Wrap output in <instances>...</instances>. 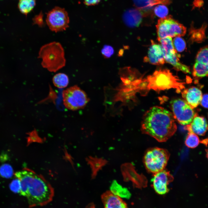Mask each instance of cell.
<instances>
[{
  "instance_id": "1",
  "label": "cell",
  "mask_w": 208,
  "mask_h": 208,
  "mask_svg": "<svg viewBox=\"0 0 208 208\" xmlns=\"http://www.w3.org/2000/svg\"><path fill=\"white\" fill-rule=\"evenodd\" d=\"M15 175L20 182L19 193L26 198L29 207L44 206L52 201L54 190L41 176L27 169L16 172Z\"/></svg>"
},
{
  "instance_id": "2",
  "label": "cell",
  "mask_w": 208,
  "mask_h": 208,
  "mask_svg": "<svg viewBox=\"0 0 208 208\" xmlns=\"http://www.w3.org/2000/svg\"><path fill=\"white\" fill-rule=\"evenodd\" d=\"M172 113L164 108L155 106L144 115L141 131L159 142H164L172 136L177 127Z\"/></svg>"
},
{
  "instance_id": "3",
  "label": "cell",
  "mask_w": 208,
  "mask_h": 208,
  "mask_svg": "<svg viewBox=\"0 0 208 208\" xmlns=\"http://www.w3.org/2000/svg\"><path fill=\"white\" fill-rule=\"evenodd\" d=\"M183 84L169 70L164 69L156 70L146 78H142L139 87L142 91L150 90L160 91L172 88L179 92L184 88Z\"/></svg>"
},
{
  "instance_id": "4",
  "label": "cell",
  "mask_w": 208,
  "mask_h": 208,
  "mask_svg": "<svg viewBox=\"0 0 208 208\" xmlns=\"http://www.w3.org/2000/svg\"><path fill=\"white\" fill-rule=\"evenodd\" d=\"M38 57L42 59V66L51 72H55L66 64L64 49L59 42H52L40 48Z\"/></svg>"
},
{
  "instance_id": "5",
  "label": "cell",
  "mask_w": 208,
  "mask_h": 208,
  "mask_svg": "<svg viewBox=\"0 0 208 208\" xmlns=\"http://www.w3.org/2000/svg\"><path fill=\"white\" fill-rule=\"evenodd\" d=\"M170 156L166 149L158 147L148 149L143 157V163L146 170L155 174L164 169Z\"/></svg>"
},
{
  "instance_id": "6",
  "label": "cell",
  "mask_w": 208,
  "mask_h": 208,
  "mask_svg": "<svg viewBox=\"0 0 208 208\" xmlns=\"http://www.w3.org/2000/svg\"><path fill=\"white\" fill-rule=\"evenodd\" d=\"M156 29L158 40L167 37L183 36L186 31L184 26L170 16L159 19Z\"/></svg>"
},
{
  "instance_id": "7",
  "label": "cell",
  "mask_w": 208,
  "mask_h": 208,
  "mask_svg": "<svg viewBox=\"0 0 208 208\" xmlns=\"http://www.w3.org/2000/svg\"><path fill=\"white\" fill-rule=\"evenodd\" d=\"M62 95L64 105L66 108L70 110H76L83 108L89 101L85 92L77 86L64 90Z\"/></svg>"
},
{
  "instance_id": "8",
  "label": "cell",
  "mask_w": 208,
  "mask_h": 208,
  "mask_svg": "<svg viewBox=\"0 0 208 208\" xmlns=\"http://www.w3.org/2000/svg\"><path fill=\"white\" fill-rule=\"evenodd\" d=\"M170 104L174 118L180 124L187 125L191 122L196 114L185 100L175 99L172 100Z\"/></svg>"
},
{
  "instance_id": "9",
  "label": "cell",
  "mask_w": 208,
  "mask_h": 208,
  "mask_svg": "<svg viewBox=\"0 0 208 208\" xmlns=\"http://www.w3.org/2000/svg\"><path fill=\"white\" fill-rule=\"evenodd\" d=\"M46 21L49 29L57 32L66 30L68 27L69 20L64 9L55 7L47 13Z\"/></svg>"
},
{
  "instance_id": "10",
  "label": "cell",
  "mask_w": 208,
  "mask_h": 208,
  "mask_svg": "<svg viewBox=\"0 0 208 208\" xmlns=\"http://www.w3.org/2000/svg\"><path fill=\"white\" fill-rule=\"evenodd\" d=\"M173 179L170 172L164 169L153 174L151 179L152 186L157 194H164L169 192L168 186Z\"/></svg>"
},
{
  "instance_id": "11",
  "label": "cell",
  "mask_w": 208,
  "mask_h": 208,
  "mask_svg": "<svg viewBox=\"0 0 208 208\" xmlns=\"http://www.w3.org/2000/svg\"><path fill=\"white\" fill-rule=\"evenodd\" d=\"M165 62L172 65L177 71H180L185 73L190 72L189 68L181 63L179 61L180 55L175 49L173 43H167L162 47Z\"/></svg>"
},
{
  "instance_id": "12",
  "label": "cell",
  "mask_w": 208,
  "mask_h": 208,
  "mask_svg": "<svg viewBox=\"0 0 208 208\" xmlns=\"http://www.w3.org/2000/svg\"><path fill=\"white\" fill-rule=\"evenodd\" d=\"M120 172L123 180L125 182L131 181L135 187L141 188L144 187L141 183L139 176L133 166L130 163L125 162L120 166Z\"/></svg>"
},
{
  "instance_id": "13",
  "label": "cell",
  "mask_w": 208,
  "mask_h": 208,
  "mask_svg": "<svg viewBox=\"0 0 208 208\" xmlns=\"http://www.w3.org/2000/svg\"><path fill=\"white\" fill-rule=\"evenodd\" d=\"M144 60L145 62H148L153 65L164 64L165 61L161 45L151 41V44L148 49L147 55Z\"/></svg>"
},
{
  "instance_id": "14",
  "label": "cell",
  "mask_w": 208,
  "mask_h": 208,
  "mask_svg": "<svg viewBox=\"0 0 208 208\" xmlns=\"http://www.w3.org/2000/svg\"><path fill=\"white\" fill-rule=\"evenodd\" d=\"M134 5L140 10L143 16H147L157 5H168L171 0H132Z\"/></svg>"
},
{
  "instance_id": "15",
  "label": "cell",
  "mask_w": 208,
  "mask_h": 208,
  "mask_svg": "<svg viewBox=\"0 0 208 208\" xmlns=\"http://www.w3.org/2000/svg\"><path fill=\"white\" fill-rule=\"evenodd\" d=\"M143 16L142 12L137 9L130 8L124 12L122 20L125 24L129 27H135L141 24Z\"/></svg>"
},
{
  "instance_id": "16",
  "label": "cell",
  "mask_w": 208,
  "mask_h": 208,
  "mask_svg": "<svg viewBox=\"0 0 208 208\" xmlns=\"http://www.w3.org/2000/svg\"><path fill=\"white\" fill-rule=\"evenodd\" d=\"M182 96L184 100L194 108L200 104L203 95L199 89L192 87L183 90L182 92Z\"/></svg>"
},
{
  "instance_id": "17",
  "label": "cell",
  "mask_w": 208,
  "mask_h": 208,
  "mask_svg": "<svg viewBox=\"0 0 208 208\" xmlns=\"http://www.w3.org/2000/svg\"><path fill=\"white\" fill-rule=\"evenodd\" d=\"M186 128L189 132L203 136L208 131V124L204 117L198 116L196 114L191 122L186 125Z\"/></svg>"
},
{
  "instance_id": "18",
  "label": "cell",
  "mask_w": 208,
  "mask_h": 208,
  "mask_svg": "<svg viewBox=\"0 0 208 208\" xmlns=\"http://www.w3.org/2000/svg\"><path fill=\"white\" fill-rule=\"evenodd\" d=\"M104 208H128L126 203L110 190L107 191L101 196Z\"/></svg>"
},
{
  "instance_id": "19",
  "label": "cell",
  "mask_w": 208,
  "mask_h": 208,
  "mask_svg": "<svg viewBox=\"0 0 208 208\" xmlns=\"http://www.w3.org/2000/svg\"><path fill=\"white\" fill-rule=\"evenodd\" d=\"M86 161L91 171V177L94 179L99 172L107 164V160L101 157L90 156L86 158Z\"/></svg>"
},
{
  "instance_id": "20",
  "label": "cell",
  "mask_w": 208,
  "mask_h": 208,
  "mask_svg": "<svg viewBox=\"0 0 208 208\" xmlns=\"http://www.w3.org/2000/svg\"><path fill=\"white\" fill-rule=\"evenodd\" d=\"M208 142V139L201 141L197 135L193 133L189 132L186 138L185 143L188 147L194 148L197 146L200 143H202L206 145Z\"/></svg>"
},
{
  "instance_id": "21",
  "label": "cell",
  "mask_w": 208,
  "mask_h": 208,
  "mask_svg": "<svg viewBox=\"0 0 208 208\" xmlns=\"http://www.w3.org/2000/svg\"><path fill=\"white\" fill-rule=\"evenodd\" d=\"M193 75L198 78L208 76V65L196 62L193 67Z\"/></svg>"
},
{
  "instance_id": "22",
  "label": "cell",
  "mask_w": 208,
  "mask_h": 208,
  "mask_svg": "<svg viewBox=\"0 0 208 208\" xmlns=\"http://www.w3.org/2000/svg\"><path fill=\"white\" fill-rule=\"evenodd\" d=\"M54 86L59 88L66 87L68 84L69 79L68 76L63 73H58L55 75L53 78Z\"/></svg>"
},
{
  "instance_id": "23",
  "label": "cell",
  "mask_w": 208,
  "mask_h": 208,
  "mask_svg": "<svg viewBox=\"0 0 208 208\" xmlns=\"http://www.w3.org/2000/svg\"><path fill=\"white\" fill-rule=\"evenodd\" d=\"M36 5V0H20L18 7L22 14L27 15L33 9Z\"/></svg>"
},
{
  "instance_id": "24",
  "label": "cell",
  "mask_w": 208,
  "mask_h": 208,
  "mask_svg": "<svg viewBox=\"0 0 208 208\" xmlns=\"http://www.w3.org/2000/svg\"><path fill=\"white\" fill-rule=\"evenodd\" d=\"M110 190L113 194L121 198L129 199L131 196V194L127 189L122 188L116 184L112 186Z\"/></svg>"
},
{
  "instance_id": "25",
  "label": "cell",
  "mask_w": 208,
  "mask_h": 208,
  "mask_svg": "<svg viewBox=\"0 0 208 208\" xmlns=\"http://www.w3.org/2000/svg\"><path fill=\"white\" fill-rule=\"evenodd\" d=\"M196 62L208 65V46L201 49L197 53Z\"/></svg>"
},
{
  "instance_id": "26",
  "label": "cell",
  "mask_w": 208,
  "mask_h": 208,
  "mask_svg": "<svg viewBox=\"0 0 208 208\" xmlns=\"http://www.w3.org/2000/svg\"><path fill=\"white\" fill-rule=\"evenodd\" d=\"M153 11L155 14L161 18L166 17L168 13V8L163 4H159L155 6Z\"/></svg>"
},
{
  "instance_id": "27",
  "label": "cell",
  "mask_w": 208,
  "mask_h": 208,
  "mask_svg": "<svg viewBox=\"0 0 208 208\" xmlns=\"http://www.w3.org/2000/svg\"><path fill=\"white\" fill-rule=\"evenodd\" d=\"M172 43L175 49L179 52L183 51L186 48V43L181 37H176L173 39Z\"/></svg>"
},
{
  "instance_id": "28",
  "label": "cell",
  "mask_w": 208,
  "mask_h": 208,
  "mask_svg": "<svg viewBox=\"0 0 208 208\" xmlns=\"http://www.w3.org/2000/svg\"><path fill=\"white\" fill-rule=\"evenodd\" d=\"M13 173L11 166L7 164H3L0 167V175L2 177L8 178L11 177Z\"/></svg>"
},
{
  "instance_id": "29",
  "label": "cell",
  "mask_w": 208,
  "mask_h": 208,
  "mask_svg": "<svg viewBox=\"0 0 208 208\" xmlns=\"http://www.w3.org/2000/svg\"><path fill=\"white\" fill-rule=\"evenodd\" d=\"M102 55L105 58H109L113 55L114 50L113 47L109 45H105L101 50Z\"/></svg>"
},
{
  "instance_id": "30",
  "label": "cell",
  "mask_w": 208,
  "mask_h": 208,
  "mask_svg": "<svg viewBox=\"0 0 208 208\" xmlns=\"http://www.w3.org/2000/svg\"><path fill=\"white\" fill-rule=\"evenodd\" d=\"M207 25L205 23H204L202 27L200 29L195 30V31H191V37L192 39L195 40H198V39H200L199 37L201 36L203 38L204 35L203 30L205 29Z\"/></svg>"
},
{
  "instance_id": "31",
  "label": "cell",
  "mask_w": 208,
  "mask_h": 208,
  "mask_svg": "<svg viewBox=\"0 0 208 208\" xmlns=\"http://www.w3.org/2000/svg\"><path fill=\"white\" fill-rule=\"evenodd\" d=\"M10 187L13 192L19 193L21 189V184L19 179L16 178L13 180L10 184Z\"/></svg>"
},
{
  "instance_id": "32",
  "label": "cell",
  "mask_w": 208,
  "mask_h": 208,
  "mask_svg": "<svg viewBox=\"0 0 208 208\" xmlns=\"http://www.w3.org/2000/svg\"><path fill=\"white\" fill-rule=\"evenodd\" d=\"M204 4L203 0H194L192 4V10L195 8H198L199 9L202 7Z\"/></svg>"
},
{
  "instance_id": "33",
  "label": "cell",
  "mask_w": 208,
  "mask_h": 208,
  "mask_svg": "<svg viewBox=\"0 0 208 208\" xmlns=\"http://www.w3.org/2000/svg\"><path fill=\"white\" fill-rule=\"evenodd\" d=\"M200 103L203 107L208 108V94H205L202 96Z\"/></svg>"
},
{
  "instance_id": "34",
  "label": "cell",
  "mask_w": 208,
  "mask_h": 208,
  "mask_svg": "<svg viewBox=\"0 0 208 208\" xmlns=\"http://www.w3.org/2000/svg\"><path fill=\"white\" fill-rule=\"evenodd\" d=\"M101 0H84L85 4L87 5H95L98 4Z\"/></svg>"
},
{
  "instance_id": "35",
  "label": "cell",
  "mask_w": 208,
  "mask_h": 208,
  "mask_svg": "<svg viewBox=\"0 0 208 208\" xmlns=\"http://www.w3.org/2000/svg\"><path fill=\"white\" fill-rule=\"evenodd\" d=\"M34 22L35 24H37L40 27H42L43 25V21L42 17H37L35 18Z\"/></svg>"
},
{
  "instance_id": "36",
  "label": "cell",
  "mask_w": 208,
  "mask_h": 208,
  "mask_svg": "<svg viewBox=\"0 0 208 208\" xmlns=\"http://www.w3.org/2000/svg\"><path fill=\"white\" fill-rule=\"evenodd\" d=\"M206 156L208 159V148L206 150Z\"/></svg>"
}]
</instances>
